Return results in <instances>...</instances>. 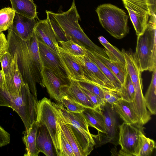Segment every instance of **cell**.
<instances>
[{"label": "cell", "instance_id": "7", "mask_svg": "<svg viewBox=\"0 0 156 156\" xmlns=\"http://www.w3.org/2000/svg\"><path fill=\"white\" fill-rule=\"evenodd\" d=\"M37 117L38 124L46 127L51 138L57 156H62L59 137L57 114L52 102L44 97L37 101Z\"/></svg>", "mask_w": 156, "mask_h": 156}, {"label": "cell", "instance_id": "32", "mask_svg": "<svg viewBox=\"0 0 156 156\" xmlns=\"http://www.w3.org/2000/svg\"><path fill=\"white\" fill-rule=\"evenodd\" d=\"M58 44L65 52L74 56H84L85 55L83 48L71 40L59 41Z\"/></svg>", "mask_w": 156, "mask_h": 156}, {"label": "cell", "instance_id": "13", "mask_svg": "<svg viewBox=\"0 0 156 156\" xmlns=\"http://www.w3.org/2000/svg\"><path fill=\"white\" fill-rule=\"evenodd\" d=\"M42 75L43 87H46L51 98L61 103V89L70 84L69 78L60 76L45 67L43 68Z\"/></svg>", "mask_w": 156, "mask_h": 156}, {"label": "cell", "instance_id": "39", "mask_svg": "<svg viewBox=\"0 0 156 156\" xmlns=\"http://www.w3.org/2000/svg\"><path fill=\"white\" fill-rule=\"evenodd\" d=\"M82 88L90 101L94 105L96 108L101 111L104 110L105 105V102L104 100L99 96L90 92L85 89Z\"/></svg>", "mask_w": 156, "mask_h": 156}, {"label": "cell", "instance_id": "40", "mask_svg": "<svg viewBox=\"0 0 156 156\" xmlns=\"http://www.w3.org/2000/svg\"><path fill=\"white\" fill-rule=\"evenodd\" d=\"M11 97L3 90L0 89V106L11 108Z\"/></svg>", "mask_w": 156, "mask_h": 156}, {"label": "cell", "instance_id": "33", "mask_svg": "<svg viewBox=\"0 0 156 156\" xmlns=\"http://www.w3.org/2000/svg\"><path fill=\"white\" fill-rule=\"evenodd\" d=\"M12 57L8 51L5 53L0 58L2 71L4 76L5 84L4 90L8 84L10 80V76L11 69V64Z\"/></svg>", "mask_w": 156, "mask_h": 156}, {"label": "cell", "instance_id": "38", "mask_svg": "<svg viewBox=\"0 0 156 156\" xmlns=\"http://www.w3.org/2000/svg\"><path fill=\"white\" fill-rule=\"evenodd\" d=\"M102 89L105 103L113 106L117 102L121 99L117 91L103 88Z\"/></svg>", "mask_w": 156, "mask_h": 156}, {"label": "cell", "instance_id": "16", "mask_svg": "<svg viewBox=\"0 0 156 156\" xmlns=\"http://www.w3.org/2000/svg\"><path fill=\"white\" fill-rule=\"evenodd\" d=\"M38 41H41L58 54V42L50 22L47 18L39 20L34 28Z\"/></svg>", "mask_w": 156, "mask_h": 156}, {"label": "cell", "instance_id": "46", "mask_svg": "<svg viewBox=\"0 0 156 156\" xmlns=\"http://www.w3.org/2000/svg\"><path fill=\"white\" fill-rule=\"evenodd\" d=\"M31 0V1H33V0Z\"/></svg>", "mask_w": 156, "mask_h": 156}, {"label": "cell", "instance_id": "44", "mask_svg": "<svg viewBox=\"0 0 156 156\" xmlns=\"http://www.w3.org/2000/svg\"><path fill=\"white\" fill-rule=\"evenodd\" d=\"M5 84V80L2 70H0V89L3 90Z\"/></svg>", "mask_w": 156, "mask_h": 156}, {"label": "cell", "instance_id": "26", "mask_svg": "<svg viewBox=\"0 0 156 156\" xmlns=\"http://www.w3.org/2000/svg\"><path fill=\"white\" fill-rule=\"evenodd\" d=\"M55 109L57 114V122L71 145L75 156H84L82 151L70 125L65 122L58 112Z\"/></svg>", "mask_w": 156, "mask_h": 156}, {"label": "cell", "instance_id": "10", "mask_svg": "<svg viewBox=\"0 0 156 156\" xmlns=\"http://www.w3.org/2000/svg\"><path fill=\"white\" fill-rule=\"evenodd\" d=\"M137 36L144 31L150 16L147 0H122Z\"/></svg>", "mask_w": 156, "mask_h": 156}, {"label": "cell", "instance_id": "5", "mask_svg": "<svg viewBox=\"0 0 156 156\" xmlns=\"http://www.w3.org/2000/svg\"><path fill=\"white\" fill-rule=\"evenodd\" d=\"M96 12L102 27L114 37L121 39L129 33V17L124 10L110 4H104L98 7Z\"/></svg>", "mask_w": 156, "mask_h": 156}, {"label": "cell", "instance_id": "25", "mask_svg": "<svg viewBox=\"0 0 156 156\" xmlns=\"http://www.w3.org/2000/svg\"><path fill=\"white\" fill-rule=\"evenodd\" d=\"M92 51L115 76L122 85L127 71L126 65Z\"/></svg>", "mask_w": 156, "mask_h": 156}, {"label": "cell", "instance_id": "35", "mask_svg": "<svg viewBox=\"0 0 156 156\" xmlns=\"http://www.w3.org/2000/svg\"><path fill=\"white\" fill-rule=\"evenodd\" d=\"M141 145L138 156H149L155 147V143L152 139L147 137L144 133L141 135Z\"/></svg>", "mask_w": 156, "mask_h": 156}, {"label": "cell", "instance_id": "27", "mask_svg": "<svg viewBox=\"0 0 156 156\" xmlns=\"http://www.w3.org/2000/svg\"><path fill=\"white\" fill-rule=\"evenodd\" d=\"M83 48L85 55L97 65L103 74L113 85L118 92L122 86L120 81L104 64L95 55L92 51Z\"/></svg>", "mask_w": 156, "mask_h": 156}, {"label": "cell", "instance_id": "14", "mask_svg": "<svg viewBox=\"0 0 156 156\" xmlns=\"http://www.w3.org/2000/svg\"><path fill=\"white\" fill-rule=\"evenodd\" d=\"M39 55L44 67L50 69L63 77L69 76L58 53L43 42L38 41Z\"/></svg>", "mask_w": 156, "mask_h": 156}, {"label": "cell", "instance_id": "21", "mask_svg": "<svg viewBox=\"0 0 156 156\" xmlns=\"http://www.w3.org/2000/svg\"><path fill=\"white\" fill-rule=\"evenodd\" d=\"M82 113L89 126L96 129L98 131V134L106 133L105 119L101 110L97 108H85Z\"/></svg>", "mask_w": 156, "mask_h": 156}, {"label": "cell", "instance_id": "1", "mask_svg": "<svg viewBox=\"0 0 156 156\" xmlns=\"http://www.w3.org/2000/svg\"><path fill=\"white\" fill-rule=\"evenodd\" d=\"M7 39L8 52L16 54L18 67L24 82L28 84L31 93L37 99L36 84L38 83L43 87L42 75L44 67L34 31L32 37L25 40L9 29Z\"/></svg>", "mask_w": 156, "mask_h": 156}, {"label": "cell", "instance_id": "9", "mask_svg": "<svg viewBox=\"0 0 156 156\" xmlns=\"http://www.w3.org/2000/svg\"><path fill=\"white\" fill-rule=\"evenodd\" d=\"M37 100L31 93L28 84L26 83L22 87L20 95L11 97V108L21 118L27 132L33 123L36 121Z\"/></svg>", "mask_w": 156, "mask_h": 156}, {"label": "cell", "instance_id": "15", "mask_svg": "<svg viewBox=\"0 0 156 156\" xmlns=\"http://www.w3.org/2000/svg\"><path fill=\"white\" fill-rule=\"evenodd\" d=\"M69 78L70 84L64 86L61 89V95H65L85 108H96L77 81Z\"/></svg>", "mask_w": 156, "mask_h": 156}, {"label": "cell", "instance_id": "20", "mask_svg": "<svg viewBox=\"0 0 156 156\" xmlns=\"http://www.w3.org/2000/svg\"><path fill=\"white\" fill-rule=\"evenodd\" d=\"M36 144L40 152L46 156L55 155L51 138L46 127L43 124H38L36 136Z\"/></svg>", "mask_w": 156, "mask_h": 156}, {"label": "cell", "instance_id": "8", "mask_svg": "<svg viewBox=\"0 0 156 156\" xmlns=\"http://www.w3.org/2000/svg\"><path fill=\"white\" fill-rule=\"evenodd\" d=\"M119 128L118 143L121 147L119 155L138 156L144 133L142 125L124 122Z\"/></svg>", "mask_w": 156, "mask_h": 156}, {"label": "cell", "instance_id": "22", "mask_svg": "<svg viewBox=\"0 0 156 156\" xmlns=\"http://www.w3.org/2000/svg\"><path fill=\"white\" fill-rule=\"evenodd\" d=\"M38 127L36 121L34 122L27 132H23V140L25 146V156H38L40 152L36 144V136Z\"/></svg>", "mask_w": 156, "mask_h": 156}, {"label": "cell", "instance_id": "41", "mask_svg": "<svg viewBox=\"0 0 156 156\" xmlns=\"http://www.w3.org/2000/svg\"><path fill=\"white\" fill-rule=\"evenodd\" d=\"M10 141V135L0 125V147L9 144Z\"/></svg>", "mask_w": 156, "mask_h": 156}, {"label": "cell", "instance_id": "23", "mask_svg": "<svg viewBox=\"0 0 156 156\" xmlns=\"http://www.w3.org/2000/svg\"><path fill=\"white\" fill-rule=\"evenodd\" d=\"M115 112L124 122L129 124H139L138 117L129 102L120 99L113 105Z\"/></svg>", "mask_w": 156, "mask_h": 156}, {"label": "cell", "instance_id": "30", "mask_svg": "<svg viewBox=\"0 0 156 156\" xmlns=\"http://www.w3.org/2000/svg\"><path fill=\"white\" fill-rule=\"evenodd\" d=\"M118 93L122 99L129 102L133 101L135 98L134 87L127 71L124 83Z\"/></svg>", "mask_w": 156, "mask_h": 156}, {"label": "cell", "instance_id": "42", "mask_svg": "<svg viewBox=\"0 0 156 156\" xmlns=\"http://www.w3.org/2000/svg\"><path fill=\"white\" fill-rule=\"evenodd\" d=\"M8 41L3 32L0 34V58L8 51Z\"/></svg>", "mask_w": 156, "mask_h": 156}, {"label": "cell", "instance_id": "6", "mask_svg": "<svg viewBox=\"0 0 156 156\" xmlns=\"http://www.w3.org/2000/svg\"><path fill=\"white\" fill-rule=\"evenodd\" d=\"M128 73L130 77L135 89V97L133 101L129 102L130 105L139 117L146 116L149 114L147 108L143 94L142 80L141 72L137 59L131 50L125 51L122 49Z\"/></svg>", "mask_w": 156, "mask_h": 156}, {"label": "cell", "instance_id": "24", "mask_svg": "<svg viewBox=\"0 0 156 156\" xmlns=\"http://www.w3.org/2000/svg\"><path fill=\"white\" fill-rule=\"evenodd\" d=\"M16 13L30 18L38 19L36 6L30 0H10Z\"/></svg>", "mask_w": 156, "mask_h": 156}, {"label": "cell", "instance_id": "3", "mask_svg": "<svg viewBox=\"0 0 156 156\" xmlns=\"http://www.w3.org/2000/svg\"><path fill=\"white\" fill-rule=\"evenodd\" d=\"M156 16H149L144 32L137 36L134 53L141 72L156 69Z\"/></svg>", "mask_w": 156, "mask_h": 156}, {"label": "cell", "instance_id": "2", "mask_svg": "<svg viewBox=\"0 0 156 156\" xmlns=\"http://www.w3.org/2000/svg\"><path fill=\"white\" fill-rule=\"evenodd\" d=\"M52 13L64 32L67 41L71 40L82 47L108 57L105 49L93 43L80 27L78 22L80 17L75 0L68 11L60 13L52 12Z\"/></svg>", "mask_w": 156, "mask_h": 156}, {"label": "cell", "instance_id": "4", "mask_svg": "<svg viewBox=\"0 0 156 156\" xmlns=\"http://www.w3.org/2000/svg\"><path fill=\"white\" fill-rule=\"evenodd\" d=\"M55 109L65 122L70 125L84 154L87 156L95 146L93 135L90 132L89 126L82 113L68 111L61 103L52 102Z\"/></svg>", "mask_w": 156, "mask_h": 156}, {"label": "cell", "instance_id": "17", "mask_svg": "<svg viewBox=\"0 0 156 156\" xmlns=\"http://www.w3.org/2000/svg\"><path fill=\"white\" fill-rule=\"evenodd\" d=\"M35 18H30L16 13L12 25L9 29L27 40L32 36L38 23Z\"/></svg>", "mask_w": 156, "mask_h": 156}, {"label": "cell", "instance_id": "28", "mask_svg": "<svg viewBox=\"0 0 156 156\" xmlns=\"http://www.w3.org/2000/svg\"><path fill=\"white\" fill-rule=\"evenodd\" d=\"M146 105L151 115L156 113V69L153 71L151 80L144 96Z\"/></svg>", "mask_w": 156, "mask_h": 156}, {"label": "cell", "instance_id": "34", "mask_svg": "<svg viewBox=\"0 0 156 156\" xmlns=\"http://www.w3.org/2000/svg\"><path fill=\"white\" fill-rule=\"evenodd\" d=\"M57 123L62 156H75L71 145L58 122Z\"/></svg>", "mask_w": 156, "mask_h": 156}, {"label": "cell", "instance_id": "19", "mask_svg": "<svg viewBox=\"0 0 156 156\" xmlns=\"http://www.w3.org/2000/svg\"><path fill=\"white\" fill-rule=\"evenodd\" d=\"M58 54L69 77L76 80H85L81 66L74 56L64 51L58 45Z\"/></svg>", "mask_w": 156, "mask_h": 156}, {"label": "cell", "instance_id": "36", "mask_svg": "<svg viewBox=\"0 0 156 156\" xmlns=\"http://www.w3.org/2000/svg\"><path fill=\"white\" fill-rule=\"evenodd\" d=\"M61 101L68 111L73 112L82 113L85 108L65 95L61 96Z\"/></svg>", "mask_w": 156, "mask_h": 156}, {"label": "cell", "instance_id": "31", "mask_svg": "<svg viewBox=\"0 0 156 156\" xmlns=\"http://www.w3.org/2000/svg\"><path fill=\"white\" fill-rule=\"evenodd\" d=\"M16 12L12 8L5 7L0 10V30H9L12 27Z\"/></svg>", "mask_w": 156, "mask_h": 156}, {"label": "cell", "instance_id": "11", "mask_svg": "<svg viewBox=\"0 0 156 156\" xmlns=\"http://www.w3.org/2000/svg\"><path fill=\"white\" fill-rule=\"evenodd\" d=\"M75 57L81 66L85 80L92 82L103 88L118 92L97 65L86 55Z\"/></svg>", "mask_w": 156, "mask_h": 156}, {"label": "cell", "instance_id": "37", "mask_svg": "<svg viewBox=\"0 0 156 156\" xmlns=\"http://www.w3.org/2000/svg\"><path fill=\"white\" fill-rule=\"evenodd\" d=\"M77 81L82 88L99 96L104 100V95L102 87L87 80H82Z\"/></svg>", "mask_w": 156, "mask_h": 156}, {"label": "cell", "instance_id": "18", "mask_svg": "<svg viewBox=\"0 0 156 156\" xmlns=\"http://www.w3.org/2000/svg\"><path fill=\"white\" fill-rule=\"evenodd\" d=\"M9 53L13 58L11 64L9 83L5 91L11 97H15L21 95L22 87L25 83L18 67L16 54L12 52Z\"/></svg>", "mask_w": 156, "mask_h": 156}, {"label": "cell", "instance_id": "29", "mask_svg": "<svg viewBox=\"0 0 156 156\" xmlns=\"http://www.w3.org/2000/svg\"><path fill=\"white\" fill-rule=\"evenodd\" d=\"M98 39L100 43L104 47L105 53L108 58L126 65L125 58L121 51L111 44L103 36L99 37Z\"/></svg>", "mask_w": 156, "mask_h": 156}, {"label": "cell", "instance_id": "43", "mask_svg": "<svg viewBox=\"0 0 156 156\" xmlns=\"http://www.w3.org/2000/svg\"><path fill=\"white\" fill-rule=\"evenodd\" d=\"M150 16H156V0H147Z\"/></svg>", "mask_w": 156, "mask_h": 156}, {"label": "cell", "instance_id": "45", "mask_svg": "<svg viewBox=\"0 0 156 156\" xmlns=\"http://www.w3.org/2000/svg\"><path fill=\"white\" fill-rule=\"evenodd\" d=\"M1 32V31L0 30V34L1 32Z\"/></svg>", "mask_w": 156, "mask_h": 156}, {"label": "cell", "instance_id": "12", "mask_svg": "<svg viewBox=\"0 0 156 156\" xmlns=\"http://www.w3.org/2000/svg\"><path fill=\"white\" fill-rule=\"evenodd\" d=\"M105 121L106 133L93 135L95 145L97 147L108 143H113L115 140L118 131L115 112L113 106L105 103L104 110L102 111Z\"/></svg>", "mask_w": 156, "mask_h": 156}]
</instances>
